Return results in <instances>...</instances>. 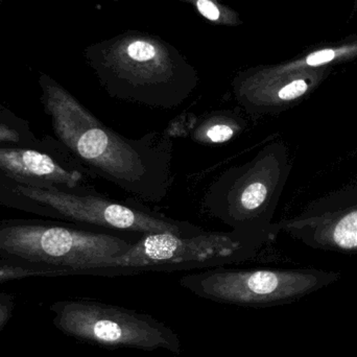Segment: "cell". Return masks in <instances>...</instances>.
<instances>
[{
	"label": "cell",
	"mask_w": 357,
	"mask_h": 357,
	"mask_svg": "<svg viewBox=\"0 0 357 357\" xmlns=\"http://www.w3.org/2000/svg\"><path fill=\"white\" fill-rule=\"evenodd\" d=\"M42 102L58 139L100 178L146 202L160 203L173 185L171 126L162 133L125 137L96 119L47 75L40 77Z\"/></svg>",
	"instance_id": "1"
},
{
	"label": "cell",
	"mask_w": 357,
	"mask_h": 357,
	"mask_svg": "<svg viewBox=\"0 0 357 357\" xmlns=\"http://www.w3.org/2000/svg\"><path fill=\"white\" fill-rule=\"evenodd\" d=\"M140 237V236H139ZM137 238L36 220L0 224L2 268L26 275L105 276Z\"/></svg>",
	"instance_id": "2"
},
{
	"label": "cell",
	"mask_w": 357,
	"mask_h": 357,
	"mask_svg": "<svg viewBox=\"0 0 357 357\" xmlns=\"http://www.w3.org/2000/svg\"><path fill=\"white\" fill-rule=\"evenodd\" d=\"M289 149L266 144L253 159L226 169L206 191L204 207L234 231L277 236L273 222L291 174Z\"/></svg>",
	"instance_id": "3"
},
{
	"label": "cell",
	"mask_w": 357,
	"mask_h": 357,
	"mask_svg": "<svg viewBox=\"0 0 357 357\" xmlns=\"http://www.w3.org/2000/svg\"><path fill=\"white\" fill-rule=\"evenodd\" d=\"M273 239L257 233L231 230L193 236L169 233L142 235L131 249L115 258L105 276L206 270L254 259Z\"/></svg>",
	"instance_id": "4"
},
{
	"label": "cell",
	"mask_w": 357,
	"mask_h": 357,
	"mask_svg": "<svg viewBox=\"0 0 357 357\" xmlns=\"http://www.w3.org/2000/svg\"><path fill=\"white\" fill-rule=\"evenodd\" d=\"M318 268H206L181 277V287L197 297L243 307H273L299 301L341 280Z\"/></svg>",
	"instance_id": "5"
},
{
	"label": "cell",
	"mask_w": 357,
	"mask_h": 357,
	"mask_svg": "<svg viewBox=\"0 0 357 357\" xmlns=\"http://www.w3.org/2000/svg\"><path fill=\"white\" fill-rule=\"evenodd\" d=\"M50 312L56 329L84 343L142 351L181 352L178 333L150 314L88 299L56 302Z\"/></svg>",
	"instance_id": "6"
},
{
	"label": "cell",
	"mask_w": 357,
	"mask_h": 357,
	"mask_svg": "<svg viewBox=\"0 0 357 357\" xmlns=\"http://www.w3.org/2000/svg\"><path fill=\"white\" fill-rule=\"evenodd\" d=\"M16 191L27 199L52 208L67 220L96 228L134 233L138 236L158 233L193 236L205 231L185 220L167 218L94 193H73L54 187L21 185L16 187Z\"/></svg>",
	"instance_id": "7"
},
{
	"label": "cell",
	"mask_w": 357,
	"mask_h": 357,
	"mask_svg": "<svg viewBox=\"0 0 357 357\" xmlns=\"http://www.w3.org/2000/svg\"><path fill=\"white\" fill-rule=\"evenodd\" d=\"M307 247L340 254H357V184L323 195L299 215L275 222Z\"/></svg>",
	"instance_id": "8"
},
{
	"label": "cell",
	"mask_w": 357,
	"mask_h": 357,
	"mask_svg": "<svg viewBox=\"0 0 357 357\" xmlns=\"http://www.w3.org/2000/svg\"><path fill=\"white\" fill-rule=\"evenodd\" d=\"M327 75L326 68L268 70L237 84L235 94L250 116L279 114L299 104Z\"/></svg>",
	"instance_id": "9"
},
{
	"label": "cell",
	"mask_w": 357,
	"mask_h": 357,
	"mask_svg": "<svg viewBox=\"0 0 357 357\" xmlns=\"http://www.w3.org/2000/svg\"><path fill=\"white\" fill-rule=\"evenodd\" d=\"M0 169L19 178L44 181L69 189L79 187L83 174L64 167L50 155L24 149L0 148Z\"/></svg>",
	"instance_id": "10"
},
{
	"label": "cell",
	"mask_w": 357,
	"mask_h": 357,
	"mask_svg": "<svg viewBox=\"0 0 357 357\" xmlns=\"http://www.w3.org/2000/svg\"><path fill=\"white\" fill-rule=\"evenodd\" d=\"M191 139L205 146H218L232 140L247 127V121L232 111H215L189 121Z\"/></svg>",
	"instance_id": "11"
},
{
	"label": "cell",
	"mask_w": 357,
	"mask_h": 357,
	"mask_svg": "<svg viewBox=\"0 0 357 357\" xmlns=\"http://www.w3.org/2000/svg\"><path fill=\"white\" fill-rule=\"evenodd\" d=\"M127 56L129 60L136 62H149L156 60L157 50L154 45L144 41L132 42L127 48Z\"/></svg>",
	"instance_id": "12"
},
{
	"label": "cell",
	"mask_w": 357,
	"mask_h": 357,
	"mask_svg": "<svg viewBox=\"0 0 357 357\" xmlns=\"http://www.w3.org/2000/svg\"><path fill=\"white\" fill-rule=\"evenodd\" d=\"M14 310V301L10 296L0 294V331L4 328Z\"/></svg>",
	"instance_id": "13"
},
{
	"label": "cell",
	"mask_w": 357,
	"mask_h": 357,
	"mask_svg": "<svg viewBox=\"0 0 357 357\" xmlns=\"http://www.w3.org/2000/svg\"><path fill=\"white\" fill-rule=\"evenodd\" d=\"M197 10L205 18L211 21H216L220 18V10L215 4L210 0H199L197 1Z\"/></svg>",
	"instance_id": "14"
},
{
	"label": "cell",
	"mask_w": 357,
	"mask_h": 357,
	"mask_svg": "<svg viewBox=\"0 0 357 357\" xmlns=\"http://www.w3.org/2000/svg\"><path fill=\"white\" fill-rule=\"evenodd\" d=\"M18 134L14 130L8 129L6 126L0 123V142H16Z\"/></svg>",
	"instance_id": "15"
},
{
	"label": "cell",
	"mask_w": 357,
	"mask_h": 357,
	"mask_svg": "<svg viewBox=\"0 0 357 357\" xmlns=\"http://www.w3.org/2000/svg\"><path fill=\"white\" fill-rule=\"evenodd\" d=\"M2 1H3V0H0V4H1Z\"/></svg>",
	"instance_id": "16"
}]
</instances>
